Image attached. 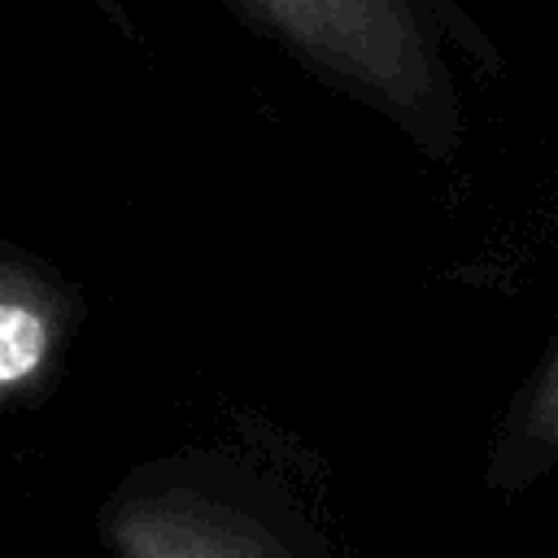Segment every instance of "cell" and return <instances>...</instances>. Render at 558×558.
Here are the masks:
<instances>
[{"instance_id": "obj_1", "label": "cell", "mask_w": 558, "mask_h": 558, "mask_svg": "<svg viewBox=\"0 0 558 558\" xmlns=\"http://www.w3.org/2000/svg\"><path fill=\"white\" fill-rule=\"evenodd\" d=\"M314 70L410 126L427 148L453 140L449 74L410 0H235Z\"/></svg>"}, {"instance_id": "obj_2", "label": "cell", "mask_w": 558, "mask_h": 558, "mask_svg": "<svg viewBox=\"0 0 558 558\" xmlns=\"http://www.w3.org/2000/svg\"><path fill=\"white\" fill-rule=\"evenodd\" d=\"M100 532L118 558H305L262 497L222 466H148L126 480Z\"/></svg>"}, {"instance_id": "obj_4", "label": "cell", "mask_w": 558, "mask_h": 558, "mask_svg": "<svg viewBox=\"0 0 558 558\" xmlns=\"http://www.w3.org/2000/svg\"><path fill=\"white\" fill-rule=\"evenodd\" d=\"M558 462V344L519 397L506 436L497 445V484H523L527 475Z\"/></svg>"}, {"instance_id": "obj_3", "label": "cell", "mask_w": 558, "mask_h": 558, "mask_svg": "<svg viewBox=\"0 0 558 558\" xmlns=\"http://www.w3.org/2000/svg\"><path fill=\"white\" fill-rule=\"evenodd\" d=\"M74 327V288L52 266L0 248V414L26 405L61 371Z\"/></svg>"}]
</instances>
